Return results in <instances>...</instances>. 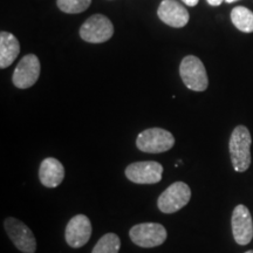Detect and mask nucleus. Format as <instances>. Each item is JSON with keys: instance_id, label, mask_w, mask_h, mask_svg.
<instances>
[{"instance_id": "obj_12", "label": "nucleus", "mask_w": 253, "mask_h": 253, "mask_svg": "<svg viewBox=\"0 0 253 253\" xmlns=\"http://www.w3.org/2000/svg\"><path fill=\"white\" fill-rule=\"evenodd\" d=\"M157 15L171 27H184L189 23V12L176 0H163L157 9Z\"/></svg>"}, {"instance_id": "obj_18", "label": "nucleus", "mask_w": 253, "mask_h": 253, "mask_svg": "<svg viewBox=\"0 0 253 253\" xmlns=\"http://www.w3.org/2000/svg\"><path fill=\"white\" fill-rule=\"evenodd\" d=\"M198 1L199 0H183V2L188 6H196L198 4Z\"/></svg>"}, {"instance_id": "obj_21", "label": "nucleus", "mask_w": 253, "mask_h": 253, "mask_svg": "<svg viewBox=\"0 0 253 253\" xmlns=\"http://www.w3.org/2000/svg\"><path fill=\"white\" fill-rule=\"evenodd\" d=\"M245 253H253V250H251V251H248V252H245Z\"/></svg>"}, {"instance_id": "obj_15", "label": "nucleus", "mask_w": 253, "mask_h": 253, "mask_svg": "<svg viewBox=\"0 0 253 253\" xmlns=\"http://www.w3.org/2000/svg\"><path fill=\"white\" fill-rule=\"evenodd\" d=\"M231 20L239 31L245 32V33L253 32V12L249 8L243 7V6L235 7L231 12Z\"/></svg>"}, {"instance_id": "obj_16", "label": "nucleus", "mask_w": 253, "mask_h": 253, "mask_svg": "<svg viewBox=\"0 0 253 253\" xmlns=\"http://www.w3.org/2000/svg\"><path fill=\"white\" fill-rule=\"evenodd\" d=\"M121 240L115 233H107L94 246L91 253H119Z\"/></svg>"}, {"instance_id": "obj_6", "label": "nucleus", "mask_w": 253, "mask_h": 253, "mask_svg": "<svg viewBox=\"0 0 253 253\" xmlns=\"http://www.w3.org/2000/svg\"><path fill=\"white\" fill-rule=\"evenodd\" d=\"M4 227L15 248L24 253H34L37 240L30 227L17 218L8 217L4 221Z\"/></svg>"}, {"instance_id": "obj_13", "label": "nucleus", "mask_w": 253, "mask_h": 253, "mask_svg": "<svg viewBox=\"0 0 253 253\" xmlns=\"http://www.w3.org/2000/svg\"><path fill=\"white\" fill-rule=\"evenodd\" d=\"M65 178V168L59 160L54 157H47L40 164L39 179L46 188H56Z\"/></svg>"}, {"instance_id": "obj_9", "label": "nucleus", "mask_w": 253, "mask_h": 253, "mask_svg": "<svg viewBox=\"0 0 253 253\" xmlns=\"http://www.w3.org/2000/svg\"><path fill=\"white\" fill-rule=\"evenodd\" d=\"M40 69V61L37 55H25L18 63L17 68L14 69L13 77H12L14 86L20 89L32 87L39 79Z\"/></svg>"}, {"instance_id": "obj_3", "label": "nucleus", "mask_w": 253, "mask_h": 253, "mask_svg": "<svg viewBox=\"0 0 253 253\" xmlns=\"http://www.w3.org/2000/svg\"><path fill=\"white\" fill-rule=\"evenodd\" d=\"M179 74L189 89L204 91L209 86V79L203 62L195 55H188L182 60Z\"/></svg>"}, {"instance_id": "obj_20", "label": "nucleus", "mask_w": 253, "mask_h": 253, "mask_svg": "<svg viewBox=\"0 0 253 253\" xmlns=\"http://www.w3.org/2000/svg\"><path fill=\"white\" fill-rule=\"evenodd\" d=\"M226 2H233V1H237V0H225Z\"/></svg>"}, {"instance_id": "obj_11", "label": "nucleus", "mask_w": 253, "mask_h": 253, "mask_svg": "<svg viewBox=\"0 0 253 253\" xmlns=\"http://www.w3.org/2000/svg\"><path fill=\"white\" fill-rule=\"evenodd\" d=\"M232 233L236 243L239 245L250 244L253 238V221L250 210L245 205H237L232 212Z\"/></svg>"}, {"instance_id": "obj_4", "label": "nucleus", "mask_w": 253, "mask_h": 253, "mask_svg": "<svg viewBox=\"0 0 253 253\" xmlns=\"http://www.w3.org/2000/svg\"><path fill=\"white\" fill-rule=\"evenodd\" d=\"M131 242L140 248H156L167 240L168 233L166 227L158 223L136 224L129 231Z\"/></svg>"}, {"instance_id": "obj_2", "label": "nucleus", "mask_w": 253, "mask_h": 253, "mask_svg": "<svg viewBox=\"0 0 253 253\" xmlns=\"http://www.w3.org/2000/svg\"><path fill=\"white\" fill-rule=\"evenodd\" d=\"M136 145L143 153H166L175 145V137L171 132L162 128L145 129L136 138Z\"/></svg>"}, {"instance_id": "obj_1", "label": "nucleus", "mask_w": 253, "mask_h": 253, "mask_svg": "<svg viewBox=\"0 0 253 253\" xmlns=\"http://www.w3.org/2000/svg\"><path fill=\"white\" fill-rule=\"evenodd\" d=\"M251 143L250 130L245 126H236L229 142L230 156L237 172H244L251 166Z\"/></svg>"}, {"instance_id": "obj_8", "label": "nucleus", "mask_w": 253, "mask_h": 253, "mask_svg": "<svg viewBox=\"0 0 253 253\" xmlns=\"http://www.w3.org/2000/svg\"><path fill=\"white\" fill-rule=\"evenodd\" d=\"M125 172L126 178L136 184H156L162 179L163 167L155 161L135 162L129 164Z\"/></svg>"}, {"instance_id": "obj_10", "label": "nucleus", "mask_w": 253, "mask_h": 253, "mask_svg": "<svg viewBox=\"0 0 253 253\" xmlns=\"http://www.w3.org/2000/svg\"><path fill=\"white\" fill-rule=\"evenodd\" d=\"M91 236V223L84 214H77L68 221L65 231L67 244L73 249L82 248L89 242Z\"/></svg>"}, {"instance_id": "obj_17", "label": "nucleus", "mask_w": 253, "mask_h": 253, "mask_svg": "<svg viewBox=\"0 0 253 253\" xmlns=\"http://www.w3.org/2000/svg\"><path fill=\"white\" fill-rule=\"evenodd\" d=\"M90 4L91 0H58V7L69 14L84 12Z\"/></svg>"}, {"instance_id": "obj_7", "label": "nucleus", "mask_w": 253, "mask_h": 253, "mask_svg": "<svg viewBox=\"0 0 253 253\" xmlns=\"http://www.w3.org/2000/svg\"><path fill=\"white\" fill-rule=\"evenodd\" d=\"M112 21L102 14H95L86 20L80 28V37L90 43H101L113 37Z\"/></svg>"}, {"instance_id": "obj_14", "label": "nucleus", "mask_w": 253, "mask_h": 253, "mask_svg": "<svg viewBox=\"0 0 253 253\" xmlns=\"http://www.w3.org/2000/svg\"><path fill=\"white\" fill-rule=\"evenodd\" d=\"M20 53V45L13 34L2 31L0 33V68H7Z\"/></svg>"}, {"instance_id": "obj_19", "label": "nucleus", "mask_w": 253, "mask_h": 253, "mask_svg": "<svg viewBox=\"0 0 253 253\" xmlns=\"http://www.w3.org/2000/svg\"><path fill=\"white\" fill-rule=\"evenodd\" d=\"M223 1H224V0H208L209 4L212 5V6H219Z\"/></svg>"}, {"instance_id": "obj_5", "label": "nucleus", "mask_w": 253, "mask_h": 253, "mask_svg": "<svg viewBox=\"0 0 253 253\" xmlns=\"http://www.w3.org/2000/svg\"><path fill=\"white\" fill-rule=\"evenodd\" d=\"M191 198V190L184 182H175L157 199V207L163 213H175L185 207Z\"/></svg>"}]
</instances>
